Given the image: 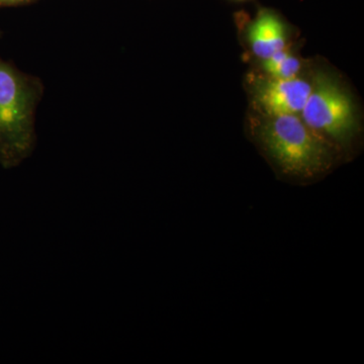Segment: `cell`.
<instances>
[{
    "mask_svg": "<svg viewBox=\"0 0 364 364\" xmlns=\"http://www.w3.org/2000/svg\"><path fill=\"white\" fill-rule=\"evenodd\" d=\"M44 85L36 76L0 58V165L20 166L37 143L36 111Z\"/></svg>",
    "mask_w": 364,
    "mask_h": 364,
    "instance_id": "obj_1",
    "label": "cell"
},
{
    "mask_svg": "<svg viewBox=\"0 0 364 364\" xmlns=\"http://www.w3.org/2000/svg\"><path fill=\"white\" fill-rule=\"evenodd\" d=\"M256 135L275 166L287 176L313 179L334 164L336 146L311 129L299 114L265 117Z\"/></svg>",
    "mask_w": 364,
    "mask_h": 364,
    "instance_id": "obj_2",
    "label": "cell"
},
{
    "mask_svg": "<svg viewBox=\"0 0 364 364\" xmlns=\"http://www.w3.org/2000/svg\"><path fill=\"white\" fill-rule=\"evenodd\" d=\"M311 83L310 95L299 117L333 145L345 147L358 128L350 95L336 78L323 71L317 72Z\"/></svg>",
    "mask_w": 364,
    "mask_h": 364,
    "instance_id": "obj_3",
    "label": "cell"
},
{
    "mask_svg": "<svg viewBox=\"0 0 364 364\" xmlns=\"http://www.w3.org/2000/svg\"><path fill=\"white\" fill-rule=\"evenodd\" d=\"M312 88L311 81L299 77H268L258 83L256 105L267 117L299 114Z\"/></svg>",
    "mask_w": 364,
    "mask_h": 364,
    "instance_id": "obj_4",
    "label": "cell"
},
{
    "mask_svg": "<svg viewBox=\"0 0 364 364\" xmlns=\"http://www.w3.org/2000/svg\"><path fill=\"white\" fill-rule=\"evenodd\" d=\"M247 38L253 54L262 60L287 48L286 26L272 11L258 14L249 26Z\"/></svg>",
    "mask_w": 364,
    "mask_h": 364,
    "instance_id": "obj_5",
    "label": "cell"
},
{
    "mask_svg": "<svg viewBox=\"0 0 364 364\" xmlns=\"http://www.w3.org/2000/svg\"><path fill=\"white\" fill-rule=\"evenodd\" d=\"M263 68L269 77L287 79L299 76L301 65L299 60L286 48L263 60Z\"/></svg>",
    "mask_w": 364,
    "mask_h": 364,
    "instance_id": "obj_6",
    "label": "cell"
},
{
    "mask_svg": "<svg viewBox=\"0 0 364 364\" xmlns=\"http://www.w3.org/2000/svg\"><path fill=\"white\" fill-rule=\"evenodd\" d=\"M32 1L33 0H0V7L21 6Z\"/></svg>",
    "mask_w": 364,
    "mask_h": 364,
    "instance_id": "obj_7",
    "label": "cell"
},
{
    "mask_svg": "<svg viewBox=\"0 0 364 364\" xmlns=\"http://www.w3.org/2000/svg\"><path fill=\"white\" fill-rule=\"evenodd\" d=\"M0 37H1V31H0Z\"/></svg>",
    "mask_w": 364,
    "mask_h": 364,
    "instance_id": "obj_8",
    "label": "cell"
}]
</instances>
